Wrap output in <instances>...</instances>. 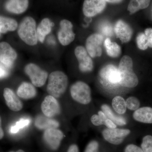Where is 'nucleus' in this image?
<instances>
[{
	"instance_id": "f257e3e1",
	"label": "nucleus",
	"mask_w": 152,
	"mask_h": 152,
	"mask_svg": "<svg viewBox=\"0 0 152 152\" xmlns=\"http://www.w3.org/2000/svg\"><path fill=\"white\" fill-rule=\"evenodd\" d=\"M132 60L128 56H124L120 61L118 70L121 76L120 85L126 88H134L138 84L137 77L133 69Z\"/></svg>"
},
{
	"instance_id": "f03ea898",
	"label": "nucleus",
	"mask_w": 152,
	"mask_h": 152,
	"mask_svg": "<svg viewBox=\"0 0 152 152\" xmlns=\"http://www.w3.org/2000/svg\"><path fill=\"white\" fill-rule=\"evenodd\" d=\"M68 84L67 76L61 71H55L49 75L47 92L55 98H59L65 92Z\"/></svg>"
},
{
	"instance_id": "7ed1b4c3",
	"label": "nucleus",
	"mask_w": 152,
	"mask_h": 152,
	"mask_svg": "<svg viewBox=\"0 0 152 152\" xmlns=\"http://www.w3.org/2000/svg\"><path fill=\"white\" fill-rule=\"evenodd\" d=\"M18 34L24 42L30 46L37 44L38 38L34 19L31 17H26L19 26Z\"/></svg>"
},
{
	"instance_id": "20e7f679",
	"label": "nucleus",
	"mask_w": 152,
	"mask_h": 152,
	"mask_svg": "<svg viewBox=\"0 0 152 152\" xmlns=\"http://www.w3.org/2000/svg\"><path fill=\"white\" fill-rule=\"evenodd\" d=\"M100 82L107 88H115L120 85L121 76L118 69L112 64L104 67L99 73Z\"/></svg>"
},
{
	"instance_id": "39448f33",
	"label": "nucleus",
	"mask_w": 152,
	"mask_h": 152,
	"mask_svg": "<svg viewBox=\"0 0 152 152\" xmlns=\"http://www.w3.org/2000/svg\"><path fill=\"white\" fill-rule=\"evenodd\" d=\"M70 94L73 99L79 103L87 104L91 100V88L83 82H77L72 85Z\"/></svg>"
},
{
	"instance_id": "423d86ee",
	"label": "nucleus",
	"mask_w": 152,
	"mask_h": 152,
	"mask_svg": "<svg viewBox=\"0 0 152 152\" xmlns=\"http://www.w3.org/2000/svg\"><path fill=\"white\" fill-rule=\"evenodd\" d=\"M24 70L34 86L41 87L45 84L48 77V73L46 71L33 63L27 65Z\"/></svg>"
},
{
	"instance_id": "0eeeda50",
	"label": "nucleus",
	"mask_w": 152,
	"mask_h": 152,
	"mask_svg": "<svg viewBox=\"0 0 152 152\" xmlns=\"http://www.w3.org/2000/svg\"><path fill=\"white\" fill-rule=\"evenodd\" d=\"M103 41V37L100 34H94L87 38L86 48L90 56L94 58L102 56Z\"/></svg>"
},
{
	"instance_id": "6e6552de",
	"label": "nucleus",
	"mask_w": 152,
	"mask_h": 152,
	"mask_svg": "<svg viewBox=\"0 0 152 152\" xmlns=\"http://www.w3.org/2000/svg\"><path fill=\"white\" fill-rule=\"evenodd\" d=\"M60 30L58 35V39L62 45H68L75 39L72 24L68 20L64 19L60 22Z\"/></svg>"
},
{
	"instance_id": "1a4fd4ad",
	"label": "nucleus",
	"mask_w": 152,
	"mask_h": 152,
	"mask_svg": "<svg viewBox=\"0 0 152 152\" xmlns=\"http://www.w3.org/2000/svg\"><path fill=\"white\" fill-rule=\"evenodd\" d=\"M75 54L78 61L79 67L81 72H88L92 71L94 63L91 57L88 55L87 50L81 46L75 49Z\"/></svg>"
},
{
	"instance_id": "9d476101",
	"label": "nucleus",
	"mask_w": 152,
	"mask_h": 152,
	"mask_svg": "<svg viewBox=\"0 0 152 152\" xmlns=\"http://www.w3.org/2000/svg\"><path fill=\"white\" fill-rule=\"evenodd\" d=\"M130 132L129 129L108 128L103 131L102 135L104 139L110 143L118 145L123 142Z\"/></svg>"
},
{
	"instance_id": "9b49d317",
	"label": "nucleus",
	"mask_w": 152,
	"mask_h": 152,
	"mask_svg": "<svg viewBox=\"0 0 152 152\" xmlns=\"http://www.w3.org/2000/svg\"><path fill=\"white\" fill-rule=\"evenodd\" d=\"M64 137L61 131L54 128L45 130L43 134L44 141L50 148L53 151L58 148Z\"/></svg>"
},
{
	"instance_id": "f8f14e48",
	"label": "nucleus",
	"mask_w": 152,
	"mask_h": 152,
	"mask_svg": "<svg viewBox=\"0 0 152 152\" xmlns=\"http://www.w3.org/2000/svg\"><path fill=\"white\" fill-rule=\"evenodd\" d=\"M17 58V53L10 44L0 43V62L8 68L12 67Z\"/></svg>"
},
{
	"instance_id": "ddd939ff",
	"label": "nucleus",
	"mask_w": 152,
	"mask_h": 152,
	"mask_svg": "<svg viewBox=\"0 0 152 152\" xmlns=\"http://www.w3.org/2000/svg\"><path fill=\"white\" fill-rule=\"evenodd\" d=\"M106 3L104 0H85L83 8L84 15L88 17L96 15L104 10Z\"/></svg>"
},
{
	"instance_id": "4468645a",
	"label": "nucleus",
	"mask_w": 152,
	"mask_h": 152,
	"mask_svg": "<svg viewBox=\"0 0 152 152\" xmlns=\"http://www.w3.org/2000/svg\"><path fill=\"white\" fill-rule=\"evenodd\" d=\"M42 111L45 116L52 118L60 113L61 108L56 99L51 96H47L41 105Z\"/></svg>"
},
{
	"instance_id": "2eb2a0df",
	"label": "nucleus",
	"mask_w": 152,
	"mask_h": 152,
	"mask_svg": "<svg viewBox=\"0 0 152 152\" xmlns=\"http://www.w3.org/2000/svg\"><path fill=\"white\" fill-rule=\"evenodd\" d=\"M115 32L117 38H119L123 43L129 42L133 35V30L130 26L121 20L116 23Z\"/></svg>"
},
{
	"instance_id": "dca6fc26",
	"label": "nucleus",
	"mask_w": 152,
	"mask_h": 152,
	"mask_svg": "<svg viewBox=\"0 0 152 152\" xmlns=\"http://www.w3.org/2000/svg\"><path fill=\"white\" fill-rule=\"evenodd\" d=\"M4 96L7 106L11 110L18 112L23 108V104L21 101L10 89L5 88L4 89Z\"/></svg>"
},
{
	"instance_id": "f3484780",
	"label": "nucleus",
	"mask_w": 152,
	"mask_h": 152,
	"mask_svg": "<svg viewBox=\"0 0 152 152\" xmlns=\"http://www.w3.org/2000/svg\"><path fill=\"white\" fill-rule=\"evenodd\" d=\"M28 0H8L5 4V8L8 12L15 14H21L27 10Z\"/></svg>"
},
{
	"instance_id": "a211bd4d",
	"label": "nucleus",
	"mask_w": 152,
	"mask_h": 152,
	"mask_svg": "<svg viewBox=\"0 0 152 152\" xmlns=\"http://www.w3.org/2000/svg\"><path fill=\"white\" fill-rule=\"evenodd\" d=\"M54 24L50 19L45 18L42 20L38 26L37 29V36L38 40L43 43L45 38L51 31L52 27Z\"/></svg>"
},
{
	"instance_id": "6ab92c4d",
	"label": "nucleus",
	"mask_w": 152,
	"mask_h": 152,
	"mask_svg": "<svg viewBox=\"0 0 152 152\" xmlns=\"http://www.w3.org/2000/svg\"><path fill=\"white\" fill-rule=\"evenodd\" d=\"M17 95L22 99H28L35 96L37 90L32 84L24 82L19 87L17 91Z\"/></svg>"
},
{
	"instance_id": "aec40b11",
	"label": "nucleus",
	"mask_w": 152,
	"mask_h": 152,
	"mask_svg": "<svg viewBox=\"0 0 152 152\" xmlns=\"http://www.w3.org/2000/svg\"><path fill=\"white\" fill-rule=\"evenodd\" d=\"M136 121L146 124H152V108L143 107L136 110L133 114Z\"/></svg>"
},
{
	"instance_id": "412c9836",
	"label": "nucleus",
	"mask_w": 152,
	"mask_h": 152,
	"mask_svg": "<svg viewBox=\"0 0 152 152\" xmlns=\"http://www.w3.org/2000/svg\"><path fill=\"white\" fill-rule=\"evenodd\" d=\"M35 126L39 129L47 130L50 129H56L59 126V124L56 120L45 116H38L35 122Z\"/></svg>"
},
{
	"instance_id": "4be33fe9",
	"label": "nucleus",
	"mask_w": 152,
	"mask_h": 152,
	"mask_svg": "<svg viewBox=\"0 0 152 152\" xmlns=\"http://www.w3.org/2000/svg\"><path fill=\"white\" fill-rule=\"evenodd\" d=\"M18 27V23L15 20L0 16V33L4 34L8 31H13Z\"/></svg>"
},
{
	"instance_id": "5701e85b",
	"label": "nucleus",
	"mask_w": 152,
	"mask_h": 152,
	"mask_svg": "<svg viewBox=\"0 0 152 152\" xmlns=\"http://www.w3.org/2000/svg\"><path fill=\"white\" fill-rule=\"evenodd\" d=\"M104 45L105 47L107 54L110 57L118 58L121 53V47L117 43L111 42L110 38H107L105 40Z\"/></svg>"
},
{
	"instance_id": "b1692460",
	"label": "nucleus",
	"mask_w": 152,
	"mask_h": 152,
	"mask_svg": "<svg viewBox=\"0 0 152 152\" xmlns=\"http://www.w3.org/2000/svg\"><path fill=\"white\" fill-rule=\"evenodd\" d=\"M102 109L107 117L111 120L116 124L119 126H124L126 124V121L123 117L117 115L114 113L113 112L109 106L104 104L102 106Z\"/></svg>"
},
{
	"instance_id": "393cba45",
	"label": "nucleus",
	"mask_w": 152,
	"mask_h": 152,
	"mask_svg": "<svg viewBox=\"0 0 152 152\" xmlns=\"http://www.w3.org/2000/svg\"><path fill=\"white\" fill-rule=\"evenodd\" d=\"M151 0H130L128 10L131 14L135 13L140 10H144L149 6Z\"/></svg>"
},
{
	"instance_id": "a878e982",
	"label": "nucleus",
	"mask_w": 152,
	"mask_h": 152,
	"mask_svg": "<svg viewBox=\"0 0 152 152\" xmlns=\"http://www.w3.org/2000/svg\"><path fill=\"white\" fill-rule=\"evenodd\" d=\"M112 106L114 110L119 114H124L126 110V102L124 98L120 96H117L113 99Z\"/></svg>"
},
{
	"instance_id": "bb28decb",
	"label": "nucleus",
	"mask_w": 152,
	"mask_h": 152,
	"mask_svg": "<svg viewBox=\"0 0 152 152\" xmlns=\"http://www.w3.org/2000/svg\"><path fill=\"white\" fill-rule=\"evenodd\" d=\"M31 123L29 119L22 118L17 122L15 124L12 126L10 128V132L12 134H16L20 130L29 125Z\"/></svg>"
},
{
	"instance_id": "cd10ccee",
	"label": "nucleus",
	"mask_w": 152,
	"mask_h": 152,
	"mask_svg": "<svg viewBox=\"0 0 152 152\" xmlns=\"http://www.w3.org/2000/svg\"><path fill=\"white\" fill-rule=\"evenodd\" d=\"M138 48L140 50H145L148 48V40L145 33H139L136 38Z\"/></svg>"
},
{
	"instance_id": "c85d7f7f",
	"label": "nucleus",
	"mask_w": 152,
	"mask_h": 152,
	"mask_svg": "<svg viewBox=\"0 0 152 152\" xmlns=\"http://www.w3.org/2000/svg\"><path fill=\"white\" fill-rule=\"evenodd\" d=\"M142 149L144 152H152V136H145L141 145Z\"/></svg>"
},
{
	"instance_id": "c756f323",
	"label": "nucleus",
	"mask_w": 152,
	"mask_h": 152,
	"mask_svg": "<svg viewBox=\"0 0 152 152\" xmlns=\"http://www.w3.org/2000/svg\"><path fill=\"white\" fill-rule=\"evenodd\" d=\"M126 105L127 108L132 110H136L140 106V102L135 97H130L126 101Z\"/></svg>"
},
{
	"instance_id": "7c9ffc66",
	"label": "nucleus",
	"mask_w": 152,
	"mask_h": 152,
	"mask_svg": "<svg viewBox=\"0 0 152 152\" xmlns=\"http://www.w3.org/2000/svg\"><path fill=\"white\" fill-rule=\"evenodd\" d=\"M99 145L96 141H92L88 144L84 152H99Z\"/></svg>"
},
{
	"instance_id": "2f4dec72",
	"label": "nucleus",
	"mask_w": 152,
	"mask_h": 152,
	"mask_svg": "<svg viewBox=\"0 0 152 152\" xmlns=\"http://www.w3.org/2000/svg\"><path fill=\"white\" fill-rule=\"evenodd\" d=\"M91 121L92 123L96 126L104 125V123L99 115H94L91 118Z\"/></svg>"
},
{
	"instance_id": "473e14b6",
	"label": "nucleus",
	"mask_w": 152,
	"mask_h": 152,
	"mask_svg": "<svg viewBox=\"0 0 152 152\" xmlns=\"http://www.w3.org/2000/svg\"><path fill=\"white\" fill-rule=\"evenodd\" d=\"M125 152H144L142 148L136 145L130 144L128 145L125 149Z\"/></svg>"
},
{
	"instance_id": "72a5a7b5",
	"label": "nucleus",
	"mask_w": 152,
	"mask_h": 152,
	"mask_svg": "<svg viewBox=\"0 0 152 152\" xmlns=\"http://www.w3.org/2000/svg\"><path fill=\"white\" fill-rule=\"evenodd\" d=\"M145 34L148 40V48H152V28H148L145 31Z\"/></svg>"
},
{
	"instance_id": "f704fd0d",
	"label": "nucleus",
	"mask_w": 152,
	"mask_h": 152,
	"mask_svg": "<svg viewBox=\"0 0 152 152\" xmlns=\"http://www.w3.org/2000/svg\"><path fill=\"white\" fill-rule=\"evenodd\" d=\"M101 31H102L104 34L106 36H110L113 34V28L109 24H104L102 26L101 28Z\"/></svg>"
},
{
	"instance_id": "c9c22d12",
	"label": "nucleus",
	"mask_w": 152,
	"mask_h": 152,
	"mask_svg": "<svg viewBox=\"0 0 152 152\" xmlns=\"http://www.w3.org/2000/svg\"><path fill=\"white\" fill-rule=\"evenodd\" d=\"M7 68H8L0 62V79L5 77L8 75L9 72Z\"/></svg>"
},
{
	"instance_id": "e433bc0d",
	"label": "nucleus",
	"mask_w": 152,
	"mask_h": 152,
	"mask_svg": "<svg viewBox=\"0 0 152 152\" xmlns=\"http://www.w3.org/2000/svg\"><path fill=\"white\" fill-rule=\"evenodd\" d=\"M104 125H105L108 128V129H115L116 128V125L111 120H110V119H107L104 122Z\"/></svg>"
},
{
	"instance_id": "4c0bfd02",
	"label": "nucleus",
	"mask_w": 152,
	"mask_h": 152,
	"mask_svg": "<svg viewBox=\"0 0 152 152\" xmlns=\"http://www.w3.org/2000/svg\"><path fill=\"white\" fill-rule=\"evenodd\" d=\"M67 152H79L78 147L75 144L71 145L69 147Z\"/></svg>"
},
{
	"instance_id": "58836bf2",
	"label": "nucleus",
	"mask_w": 152,
	"mask_h": 152,
	"mask_svg": "<svg viewBox=\"0 0 152 152\" xmlns=\"http://www.w3.org/2000/svg\"><path fill=\"white\" fill-rule=\"evenodd\" d=\"M4 136V131H3L1 127V118L0 117V140H1L3 138Z\"/></svg>"
},
{
	"instance_id": "ea45409f",
	"label": "nucleus",
	"mask_w": 152,
	"mask_h": 152,
	"mask_svg": "<svg viewBox=\"0 0 152 152\" xmlns=\"http://www.w3.org/2000/svg\"><path fill=\"white\" fill-rule=\"evenodd\" d=\"M106 2L111 3V4H118L122 1L123 0H104Z\"/></svg>"
},
{
	"instance_id": "a19ab883",
	"label": "nucleus",
	"mask_w": 152,
	"mask_h": 152,
	"mask_svg": "<svg viewBox=\"0 0 152 152\" xmlns=\"http://www.w3.org/2000/svg\"><path fill=\"white\" fill-rule=\"evenodd\" d=\"M10 152H25L23 151L22 150H19L18 151H10Z\"/></svg>"
}]
</instances>
